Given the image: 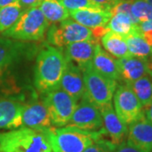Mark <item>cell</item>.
Masks as SVG:
<instances>
[{"instance_id": "6da1fadb", "label": "cell", "mask_w": 152, "mask_h": 152, "mask_svg": "<svg viewBox=\"0 0 152 152\" xmlns=\"http://www.w3.org/2000/svg\"><path fill=\"white\" fill-rule=\"evenodd\" d=\"M37 53L35 43L0 37V95L9 97L23 92L27 68Z\"/></svg>"}, {"instance_id": "7a4b0ae2", "label": "cell", "mask_w": 152, "mask_h": 152, "mask_svg": "<svg viewBox=\"0 0 152 152\" xmlns=\"http://www.w3.org/2000/svg\"><path fill=\"white\" fill-rule=\"evenodd\" d=\"M66 66V58L61 48L46 46L38 51L33 72V85L42 94L60 87Z\"/></svg>"}, {"instance_id": "3957f363", "label": "cell", "mask_w": 152, "mask_h": 152, "mask_svg": "<svg viewBox=\"0 0 152 152\" xmlns=\"http://www.w3.org/2000/svg\"><path fill=\"white\" fill-rule=\"evenodd\" d=\"M43 131L53 152H83L96 140L105 137L103 129L95 132L71 127L52 126Z\"/></svg>"}, {"instance_id": "277c9868", "label": "cell", "mask_w": 152, "mask_h": 152, "mask_svg": "<svg viewBox=\"0 0 152 152\" xmlns=\"http://www.w3.org/2000/svg\"><path fill=\"white\" fill-rule=\"evenodd\" d=\"M1 152H53L43 131L27 127L0 132Z\"/></svg>"}, {"instance_id": "5b68a950", "label": "cell", "mask_w": 152, "mask_h": 152, "mask_svg": "<svg viewBox=\"0 0 152 152\" xmlns=\"http://www.w3.org/2000/svg\"><path fill=\"white\" fill-rule=\"evenodd\" d=\"M49 25L38 7L31 8L23 11L16 23L2 36L20 42H39L45 37Z\"/></svg>"}, {"instance_id": "8992f818", "label": "cell", "mask_w": 152, "mask_h": 152, "mask_svg": "<svg viewBox=\"0 0 152 152\" xmlns=\"http://www.w3.org/2000/svg\"><path fill=\"white\" fill-rule=\"evenodd\" d=\"M83 73L86 98L96 107L112 103L114 92L118 86V81L108 79L98 73L92 64L86 68Z\"/></svg>"}, {"instance_id": "52a82bcc", "label": "cell", "mask_w": 152, "mask_h": 152, "mask_svg": "<svg viewBox=\"0 0 152 152\" xmlns=\"http://www.w3.org/2000/svg\"><path fill=\"white\" fill-rule=\"evenodd\" d=\"M47 37L51 46L58 48L78 42L95 39L91 29L69 19L52 24L47 31Z\"/></svg>"}, {"instance_id": "ba28073f", "label": "cell", "mask_w": 152, "mask_h": 152, "mask_svg": "<svg viewBox=\"0 0 152 152\" xmlns=\"http://www.w3.org/2000/svg\"><path fill=\"white\" fill-rule=\"evenodd\" d=\"M42 95V102L48 109L52 125L67 126L78 102L60 87Z\"/></svg>"}, {"instance_id": "9c48e42d", "label": "cell", "mask_w": 152, "mask_h": 152, "mask_svg": "<svg viewBox=\"0 0 152 152\" xmlns=\"http://www.w3.org/2000/svg\"><path fill=\"white\" fill-rule=\"evenodd\" d=\"M113 99L116 113L127 126L145 115L142 104L127 84L117 86Z\"/></svg>"}, {"instance_id": "30bf717a", "label": "cell", "mask_w": 152, "mask_h": 152, "mask_svg": "<svg viewBox=\"0 0 152 152\" xmlns=\"http://www.w3.org/2000/svg\"><path fill=\"white\" fill-rule=\"evenodd\" d=\"M67 126L91 132L102 130L103 127L102 114L98 107L83 97L78 102Z\"/></svg>"}, {"instance_id": "8fae6325", "label": "cell", "mask_w": 152, "mask_h": 152, "mask_svg": "<svg viewBox=\"0 0 152 152\" xmlns=\"http://www.w3.org/2000/svg\"><path fill=\"white\" fill-rule=\"evenodd\" d=\"M52 126L48 109L42 100L33 99L23 103L22 127L42 131Z\"/></svg>"}, {"instance_id": "7c38bea8", "label": "cell", "mask_w": 152, "mask_h": 152, "mask_svg": "<svg viewBox=\"0 0 152 152\" xmlns=\"http://www.w3.org/2000/svg\"><path fill=\"white\" fill-rule=\"evenodd\" d=\"M126 142L140 152H152V124L143 115L128 126Z\"/></svg>"}, {"instance_id": "4fadbf2b", "label": "cell", "mask_w": 152, "mask_h": 152, "mask_svg": "<svg viewBox=\"0 0 152 152\" xmlns=\"http://www.w3.org/2000/svg\"><path fill=\"white\" fill-rule=\"evenodd\" d=\"M102 118L105 135L116 146L125 141L128 134V126L124 124L117 115L112 103L99 107Z\"/></svg>"}, {"instance_id": "5bb4252c", "label": "cell", "mask_w": 152, "mask_h": 152, "mask_svg": "<svg viewBox=\"0 0 152 152\" xmlns=\"http://www.w3.org/2000/svg\"><path fill=\"white\" fill-rule=\"evenodd\" d=\"M97 40H87L75 42L64 48V54L68 60L73 62L83 72L92 64L93 55L95 53Z\"/></svg>"}, {"instance_id": "9a60e30c", "label": "cell", "mask_w": 152, "mask_h": 152, "mask_svg": "<svg viewBox=\"0 0 152 152\" xmlns=\"http://www.w3.org/2000/svg\"><path fill=\"white\" fill-rule=\"evenodd\" d=\"M60 88L78 102L85 94L83 73L78 66L66 58V66L63 74Z\"/></svg>"}, {"instance_id": "2e32d148", "label": "cell", "mask_w": 152, "mask_h": 152, "mask_svg": "<svg viewBox=\"0 0 152 152\" xmlns=\"http://www.w3.org/2000/svg\"><path fill=\"white\" fill-rule=\"evenodd\" d=\"M23 102L15 98L0 96V129L12 130L22 127Z\"/></svg>"}, {"instance_id": "e0dca14e", "label": "cell", "mask_w": 152, "mask_h": 152, "mask_svg": "<svg viewBox=\"0 0 152 152\" xmlns=\"http://www.w3.org/2000/svg\"><path fill=\"white\" fill-rule=\"evenodd\" d=\"M120 75V80L125 83L134 81L143 76L149 75V69L145 58L133 55L116 58Z\"/></svg>"}, {"instance_id": "ac0fdd59", "label": "cell", "mask_w": 152, "mask_h": 152, "mask_svg": "<svg viewBox=\"0 0 152 152\" xmlns=\"http://www.w3.org/2000/svg\"><path fill=\"white\" fill-rule=\"evenodd\" d=\"M69 15L75 21L82 26L95 30L107 26L113 16L110 10L103 9H83L69 11Z\"/></svg>"}, {"instance_id": "d6986e66", "label": "cell", "mask_w": 152, "mask_h": 152, "mask_svg": "<svg viewBox=\"0 0 152 152\" xmlns=\"http://www.w3.org/2000/svg\"><path fill=\"white\" fill-rule=\"evenodd\" d=\"M92 67L105 77L113 80H119L120 75L116 58L107 51L102 49V46L98 42L95 48V53L93 55Z\"/></svg>"}, {"instance_id": "ffe728a7", "label": "cell", "mask_w": 152, "mask_h": 152, "mask_svg": "<svg viewBox=\"0 0 152 152\" xmlns=\"http://www.w3.org/2000/svg\"><path fill=\"white\" fill-rule=\"evenodd\" d=\"M105 51L116 58H121L131 55L124 37L118 33L108 31L101 38Z\"/></svg>"}, {"instance_id": "44dd1931", "label": "cell", "mask_w": 152, "mask_h": 152, "mask_svg": "<svg viewBox=\"0 0 152 152\" xmlns=\"http://www.w3.org/2000/svg\"><path fill=\"white\" fill-rule=\"evenodd\" d=\"M38 8L49 24L58 23L69 17V11L60 0H42Z\"/></svg>"}, {"instance_id": "7402d4cb", "label": "cell", "mask_w": 152, "mask_h": 152, "mask_svg": "<svg viewBox=\"0 0 152 152\" xmlns=\"http://www.w3.org/2000/svg\"><path fill=\"white\" fill-rule=\"evenodd\" d=\"M124 37L131 55L141 58H146L152 53V48L144 39L140 27Z\"/></svg>"}, {"instance_id": "603a6c76", "label": "cell", "mask_w": 152, "mask_h": 152, "mask_svg": "<svg viewBox=\"0 0 152 152\" xmlns=\"http://www.w3.org/2000/svg\"><path fill=\"white\" fill-rule=\"evenodd\" d=\"M107 28L108 29V31L125 37L137 30L139 28V24H137L128 15L118 13L111 17L107 25Z\"/></svg>"}, {"instance_id": "cb8c5ba5", "label": "cell", "mask_w": 152, "mask_h": 152, "mask_svg": "<svg viewBox=\"0 0 152 152\" xmlns=\"http://www.w3.org/2000/svg\"><path fill=\"white\" fill-rule=\"evenodd\" d=\"M130 87L144 109L151 103L152 100V77L145 75L134 81L125 83Z\"/></svg>"}, {"instance_id": "d4e9b609", "label": "cell", "mask_w": 152, "mask_h": 152, "mask_svg": "<svg viewBox=\"0 0 152 152\" xmlns=\"http://www.w3.org/2000/svg\"><path fill=\"white\" fill-rule=\"evenodd\" d=\"M23 11L24 10L19 2L0 8V32H4L12 27L19 20Z\"/></svg>"}, {"instance_id": "484cf974", "label": "cell", "mask_w": 152, "mask_h": 152, "mask_svg": "<svg viewBox=\"0 0 152 152\" xmlns=\"http://www.w3.org/2000/svg\"><path fill=\"white\" fill-rule=\"evenodd\" d=\"M131 13L140 24L152 19V7L146 0H132Z\"/></svg>"}, {"instance_id": "4316f807", "label": "cell", "mask_w": 152, "mask_h": 152, "mask_svg": "<svg viewBox=\"0 0 152 152\" xmlns=\"http://www.w3.org/2000/svg\"><path fill=\"white\" fill-rule=\"evenodd\" d=\"M69 11L78 10L83 9H102L91 0H60ZM104 10V9H103Z\"/></svg>"}, {"instance_id": "83f0119b", "label": "cell", "mask_w": 152, "mask_h": 152, "mask_svg": "<svg viewBox=\"0 0 152 152\" xmlns=\"http://www.w3.org/2000/svg\"><path fill=\"white\" fill-rule=\"evenodd\" d=\"M116 145H113L108 139L102 137L86 148L83 152H113Z\"/></svg>"}, {"instance_id": "f1b7e54d", "label": "cell", "mask_w": 152, "mask_h": 152, "mask_svg": "<svg viewBox=\"0 0 152 152\" xmlns=\"http://www.w3.org/2000/svg\"><path fill=\"white\" fill-rule=\"evenodd\" d=\"M131 3H132V0H120L116 5H114L110 10V12H111L112 15H116V14H118V13L126 14L129 17H131L137 24L140 25V22L138 21L133 16V15L131 13Z\"/></svg>"}, {"instance_id": "f546056e", "label": "cell", "mask_w": 152, "mask_h": 152, "mask_svg": "<svg viewBox=\"0 0 152 152\" xmlns=\"http://www.w3.org/2000/svg\"><path fill=\"white\" fill-rule=\"evenodd\" d=\"M94 4L102 7L104 10H110L114 5H116L120 0H91Z\"/></svg>"}, {"instance_id": "4dcf8cb0", "label": "cell", "mask_w": 152, "mask_h": 152, "mask_svg": "<svg viewBox=\"0 0 152 152\" xmlns=\"http://www.w3.org/2000/svg\"><path fill=\"white\" fill-rule=\"evenodd\" d=\"M113 152H140L135 148L129 145L126 141L122 142L118 145H117Z\"/></svg>"}, {"instance_id": "1f68e13d", "label": "cell", "mask_w": 152, "mask_h": 152, "mask_svg": "<svg viewBox=\"0 0 152 152\" xmlns=\"http://www.w3.org/2000/svg\"><path fill=\"white\" fill-rule=\"evenodd\" d=\"M42 1V0H19V3L23 8V10H25L31 8L39 7Z\"/></svg>"}, {"instance_id": "d6a6232c", "label": "cell", "mask_w": 152, "mask_h": 152, "mask_svg": "<svg viewBox=\"0 0 152 152\" xmlns=\"http://www.w3.org/2000/svg\"><path fill=\"white\" fill-rule=\"evenodd\" d=\"M140 32H145V31H152V19L147 20V21L142 22L139 25Z\"/></svg>"}, {"instance_id": "836d02e7", "label": "cell", "mask_w": 152, "mask_h": 152, "mask_svg": "<svg viewBox=\"0 0 152 152\" xmlns=\"http://www.w3.org/2000/svg\"><path fill=\"white\" fill-rule=\"evenodd\" d=\"M144 110H145V116L146 119L152 124V100L151 103L149 104Z\"/></svg>"}, {"instance_id": "e575fe53", "label": "cell", "mask_w": 152, "mask_h": 152, "mask_svg": "<svg viewBox=\"0 0 152 152\" xmlns=\"http://www.w3.org/2000/svg\"><path fill=\"white\" fill-rule=\"evenodd\" d=\"M17 2H19V0H0V8L14 4V3H17Z\"/></svg>"}, {"instance_id": "d590c367", "label": "cell", "mask_w": 152, "mask_h": 152, "mask_svg": "<svg viewBox=\"0 0 152 152\" xmlns=\"http://www.w3.org/2000/svg\"><path fill=\"white\" fill-rule=\"evenodd\" d=\"M146 1L148 2V4L152 7V0H146Z\"/></svg>"}, {"instance_id": "8d00e7d4", "label": "cell", "mask_w": 152, "mask_h": 152, "mask_svg": "<svg viewBox=\"0 0 152 152\" xmlns=\"http://www.w3.org/2000/svg\"><path fill=\"white\" fill-rule=\"evenodd\" d=\"M149 75H151V77H152V70L149 72Z\"/></svg>"}, {"instance_id": "74e56055", "label": "cell", "mask_w": 152, "mask_h": 152, "mask_svg": "<svg viewBox=\"0 0 152 152\" xmlns=\"http://www.w3.org/2000/svg\"><path fill=\"white\" fill-rule=\"evenodd\" d=\"M151 48H152V47H151Z\"/></svg>"}, {"instance_id": "f35d334b", "label": "cell", "mask_w": 152, "mask_h": 152, "mask_svg": "<svg viewBox=\"0 0 152 152\" xmlns=\"http://www.w3.org/2000/svg\"><path fill=\"white\" fill-rule=\"evenodd\" d=\"M0 152H1V151H0Z\"/></svg>"}]
</instances>
